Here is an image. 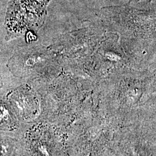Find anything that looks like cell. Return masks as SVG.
<instances>
[{
    "label": "cell",
    "instance_id": "obj_2",
    "mask_svg": "<svg viewBox=\"0 0 156 156\" xmlns=\"http://www.w3.org/2000/svg\"><path fill=\"white\" fill-rule=\"evenodd\" d=\"M56 56L42 46L19 48L8 61L9 69L18 77L43 75L54 71Z\"/></svg>",
    "mask_w": 156,
    "mask_h": 156
},
{
    "label": "cell",
    "instance_id": "obj_1",
    "mask_svg": "<svg viewBox=\"0 0 156 156\" xmlns=\"http://www.w3.org/2000/svg\"><path fill=\"white\" fill-rule=\"evenodd\" d=\"M51 0H11L6 15V39L17 38L44 22L46 8Z\"/></svg>",
    "mask_w": 156,
    "mask_h": 156
},
{
    "label": "cell",
    "instance_id": "obj_4",
    "mask_svg": "<svg viewBox=\"0 0 156 156\" xmlns=\"http://www.w3.org/2000/svg\"><path fill=\"white\" fill-rule=\"evenodd\" d=\"M1 85H2V84H1V78H0V87H1Z\"/></svg>",
    "mask_w": 156,
    "mask_h": 156
},
{
    "label": "cell",
    "instance_id": "obj_3",
    "mask_svg": "<svg viewBox=\"0 0 156 156\" xmlns=\"http://www.w3.org/2000/svg\"><path fill=\"white\" fill-rule=\"evenodd\" d=\"M142 1H144V0H129L128 5H131V4H136V3H138V2ZM149 1H151V0H149Z\"/></svg>",
    "mask_w": 156,
    "mask_h": 156
}]
</instances>
